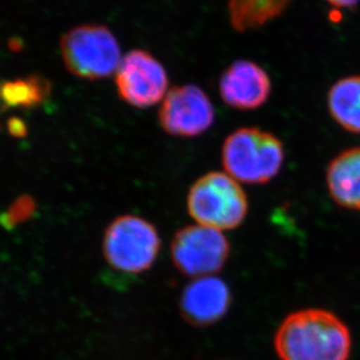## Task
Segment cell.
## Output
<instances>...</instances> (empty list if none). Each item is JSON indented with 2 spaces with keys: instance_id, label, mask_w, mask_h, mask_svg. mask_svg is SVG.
Returning <instances> with one entry per match:
<instances>
[{
  "instance_id": "cell-1",
  "label": "cell",
  "mask_w": 360,
  "mask_h": 360,
  "mask_svg": "<svg viewBox=\"0 0 360 360\" xmlns=\"http://www.w3.org/2000/svg\"><path fill=\"white\" fill-rule=\"evenodd\" d=\"M351 344L345 323L333 312L315 308L288 315L274 338L281 360H347Z\"/></svg>"
},
{
  "instance_id": "cell-2",
  "label": "cell",
  "mask_w": 360,
  "mask_h": 360,
  "mask_svg": "<svg viewBox=\"0 0 360 360\" xmlns=\"http://www.w3.org/2000/svg\"><path fill=\"white\" fill-rule=\"evenodd\" d=\"M283 143L271 132L255 127L236 129L221 150L226 174L239 183L260 185L276 177L284 163Z\"/></svg>"
},
{
  "instance_id": "cell-3",
  "label": "cell",
  "mask_w": 360,
  "mask_h": 360,
  "mask_svg": "<svg viewBox=\"0 0 360 360\" xmlns=\"http://www.w3.org/2000/svg\"><path fill=\"white\" fill-rule=\"evenodd\" d=\"M187 211L198 225L232 231L246 220L250 204L239 181L224 172H208L191 186Z\"/></svg>"
},
{
  "instance_id": "cell-4",
  "label": "cell",
  "mask_w": 360,
  "mask_h": 360,
  "mask_svg": "<svg viewBox=\"0 0 360 360\" xmlns=\"http://www.w3.org/2000/svg\"><path fill=\"white\" fill-rule=\"evenodd\" d=\"M103 255L118 273L139 275L153 267L162 248L156 226L139 215L118 217L104 233Z\"/></svg>"
},
{
  "instance_id": "cell-5",
  "label": "cell",
  "mask_w": 360,
  "mask_h": 360,
  "mask_svg": "<svg viewBox=\"0 0 360 360\" xmlns=\"http://www.w3.org/2000/svg\"><path fill=\"white\" fill-rule=\"evenodd\" d=\"M67 70L84 80H102L116 73L121 47L114 33L103 25H82L67 32L60 42Z\"/></svg>"
},
{
  "instance_id": "cell-6",
  "label": "cell",
  "mask_w": 360,
  "mask_h": 360,
  "mask_svg": "<svg viewBox=\"0 0 360 360\" xmlns=\"http://www.w3.org/2000/svg\"><path fill=\"white\" fill-rule=\"evenodd\" d=\"M231 255L225 234L206 226H186L174 234L171 259L180 274L192 278L214 276L221 271Z\"/></svg>"
},
{
  "instance_id": "cell-7",
  "label": "cell",
  "mask_w": 360,
  "mask_h": 360,
  "mask_svg": "<svg viewBox=\"0 0 360 360\" xmlns=\"http://www.w3.org/2000/svg\"><path fill=\"white\" fill-rule=\"evenodd\" d=\"M115 84L120 98L139 109L160 103L170 90L165 67L144 49H132L122 58Z\"/></svg>"
},
{
  "instance_id": "cell-8",
  "label": "cell",
  "mask_w": 360,
  "mask_h": 360,
  "mask_svg": "<svg viewBox=\"0 0 360 360\" xmlns=\"http://www.w3.org/2000/svg\"><path fill=\"white\" fill-rule=\"evenodd\" d=\"M215 120L214 105L195 84L174 86L167 91L158 110V121L171 136L192 139L202 135Z\"/></svg>"
},
{
  "instance_id": "cell-9",
  "label": "cell",
  "mask_w": 360,
  "mask_h": 360,
  "mask_svg": "<svg viewBox=\"0 0 360 360\" xmlns=\"http://www.w3.org/2000/svg\"><path fill=\"white\" fill-rule=\"evenodd\" d=\"M219 93L229 107L236 110H257L267 103L271 81L259 63L236 60L222 72Z\"/></svg>"
},
{
  "instance_id": "cell-10",
  "label": "cell",
  "mask_w": 360,
  "mask_h": 360,
  "mask_svg": "<svg viewBox=\"0 0 360 360\" xmlns=\"http://www.w3.org/2000/svg\"><path fill=\"white\" fill-rule=\"evenodd\" d=\"M232 300L231 288L220 277L194 278L181 292L180 314L190 326H213L227 315Z\"/></svg>"
},
{
  "instance_id": "cell-11",
  "label": "cell",
  "mask_w": 360,
  "mask_h": 360,
  "mask_svg": "<svg viewBox=\"0 0 360 360\" xmlns=\"http://www.w3.org/2000/svg\"><path fill=\"white\" fill-rule=\"evenodd\" d=\"M326 185L335 202L360 212V148L345 150L330 162Z\"/></svg>"
},
{
  "instance_id": "cell-12",
  "label": "cell",
  "mask_w": 360,
  "mask_h": 360,
  "mask_svg": "<svg viewBox=\"0 0 360 360\" xmlns=\"http://www.w3.org/2000/svg\"><path fill=\"white\" fill-rule=\"evenodd\" d=\"M292 0H229V18L239 33L257 31L276 20Z\"/></svg>"
},
{
  "instance_id": "cell-13",
  "label": "cell",
  "mask_w": 360,
  "mask_h": 360,
  "mask_svg": "<svg viewBox=\"0 0 360 360\" xmlns=\"http://www.w3.org/2000/svg\"><path fill=\"white\" fill-rule=\"evenodd\" d=\"M330 115L342 128L360 134V77L340 79L328 91Z\"/></svg>"
},
{
  "instance_id": "cell-14",
  "label": "cell",
  "mask_w": 360,
  "mask_h": 360,
  "mask_svg": "<svg viewBox=\"0 0 360 360\" xmlns=\"http://www.w3.org/2000/svg\"><path fill=\"white\" fill-rule=\"evenodd\" d=\"M49 82L40 77H24L0 82V112L21 108L32 109L41 105L49 96Z\"/></svg>"
},
{
  "instance_id": "cell-15",
  "label": "cell",
  "mask_w": 360,
  "mask_h": 360,
  "mask_svg": "<svg viewBox=\"0 0 360 360\" xmlns=\"http://www.w3.org/2000/svg\"><path fill=\"white\" fill-rule=\"evenodd\" d=\"M37 210L35 201L28 195H21L10 205L6 211L0 215V224L4 229H12L27 221Z\"/></svg>"
},
{
  "instance_id": "cell-16",
  "label": "cell",
  "mask_w": 360,
  "mask_h": 360,
  "mask_svg": "<svg viewBox=\"0 0 360 360\" xmlns=\"http://www.w3.org/2000/svg\"><path fill=\"white\" fill-rule=\"evenodd\" d=\"M338 10H352L360 4V0H324Z\"/></svg>"
}]
</instances>
